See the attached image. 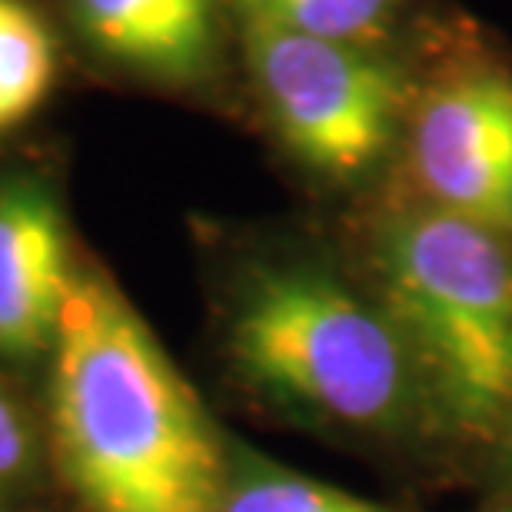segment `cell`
I'll use <instances>...</instances> for the list:
<instances>
[{"mask_svg":"<svg viewBox=\"0 0 512 512\" xmlns=\"http://www.w3.org/2000/svg\"><path fill=\"white\" fill-rule=\"evenodd\" d=\"M50 406L60 469L87 512H223L230 479L200 399L104 276L70 286Z\"/></svg>","mask_w":512,"mask_h":512,"instance_id":"obj_1","label":"cell"},{"mask_svg":"<svg viewBox=\"0 0 512 512\" xmlns=\"http://www.w3.org/2000/svg\"><path fill=\"white\" fill-rule=\"evenodd\" d=\"M363 266L456 429L512 416V243L386 183L363 220Z\"/></svg>","mask_w":512,"mask_h":512,"instance_id":"obj_2","label":"cell"},{"mask_svg":"<svg viewBox=\"0 0 512 512\" xmlns=\"http://www.w3.org/2000/svg\"><path fill=\"white\" fill-rule=\"evenodd\" d=\"M230 346L260 389L340 426H393L419 389L406 340L373 290L316 256L250 266Z\"/></svg>","mask_w":512,"mask_h":512,"instance_id":"obj_3","label":"cell"},{"mask_svg":"<svg viewBox=\"0 0 512 512\" xmlns=\"http://www.w3.org/2000/svg\"><path fill=\"white\" fill-rule=\"evenodd\" d=\"M237 57L283 153L326 190L360 193L396 170L413 57L346 47L233 0Z\"/></svg>","mask_w":512,"mask_h":512,"instance_id":"obj_4","label":"cell"},{"mask_svg":"<svg viewBox=\"0 0 512 512\" xmlns=\"http://www.w3.org/2000/svg\"><path fill=\"white\" fill-rule=\"evenodd\" d=\"M396 183L512 243V47L459 4L413 54Z\"/></svg>","mask_w":512,"mask_h":512,"instance_id":"obj_5","label":"cell"},{"mask_svg":"<svg viewBox=\"0 0 512 512\" xmlns=\"http://www.w3.org/2000/svg\"><path fill=\"white\" fill-rule=\"evenodd\" d=\"M100 60L160 90L217 87L237 54L233 0H67Z\"/></svg>","mask_w":512,"mask_h":512,"instance_id":"obj_6","label":"cell"},{"mask_svg":"<svg viewBox=\"0 0 512 512\" xmlns=\"http://www.w3.org/2000/svg\"><path fill=\"white\" fill-rule=\"evenodd\" d=\"M77 270L70 263L64 217L37 180L0 187V353L54 350L60 313Z\"/></svg>","mask_w":512,"mask_h":512,"instance_id":"obj_7","label":"cell"},{"mask_svg":"<svg viewBox=\"0 0 512 512\" xmlns=\"http://www.w3.org/2000/svg\"><path fill=\"white\" fill-rule=\"evenodd\" d=\"M276 24L333 44L413 57L456 0H250Z\"/></svg>","mask_w":512,"mask_h":512,"instance_id":"obj_8","label":"cell"},{"mask_svg":"<svg viewBox=\"0 0 512 512\" xmlns=\"http://www.w3.org/2000/svg\"><path fill=\"white\" fill-rule=\"evenodd\" d=\"M57 80V47L27 0H0V133L40 110Z\"/></svg>","mask_w":512,"mask_h":512,"instance_id":"obj_9","label":"cell"},{"mask_svg":"<svg viewBox=\"0 0 512 512\" xmlns=\"http://www.w3.org/2000/svg\"><path fill=\"white\" fill-rule=\"evenodd\" d=\"M223 512H393L363 496L336 486L286 473V469H253L233 479Z\"/></svg>","mask_w":512,"mask_h":512,"instance_id":"obj_10","label":"cell"},{"mask_svg":"<svg viewBox=\"0 0 512 512\" xmlns=\"http://www.w3.org/2000/svg\"><path fill=\"white\" fill-rule=\"evenodd\" d=\"M27 453H30L27 426L17 413L14 399L0 389V483L14 479L20 469H24Z\"/></svg>","mask_w":512,"mask_h":512,"instance_id":"obj_11","label":"cell"}]
</instances>
